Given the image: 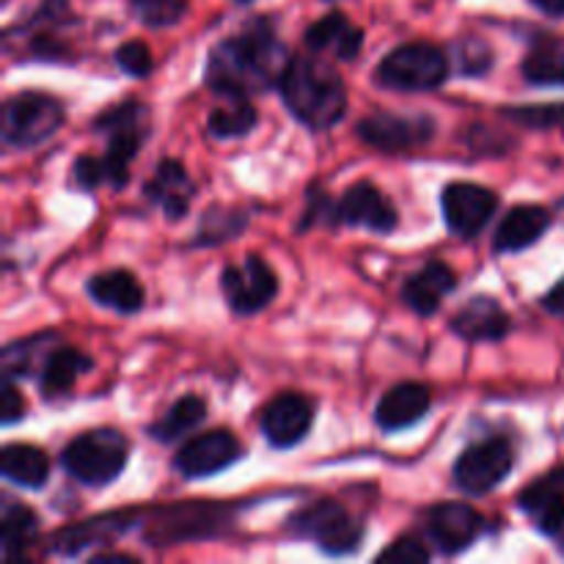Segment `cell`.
I'll return each mask as SVG.
<instances>
[{"mask_svg": "<svg viewBox=\"0 0 564 564\" xmlns=\"http://www.w3.org/2000/svg\"><path fill=\"white\" fill-rule=\"evenodd\" d=\"M516 466V449L507 438H485L463 449L452 466L455 485L468 496H485L499 488Z\"/></svg>", "mask_w": 564, "mask_h": 564, "instance_id": "8", "label": "cell"}, {"mask_svg": "<svg viewBox=\"0 0 564 564\" xmlns=\"http://www.w3.org/2000/svg\"><path fill=\"white\" fill-rule=\"evenodd\" d=\"M521 72L532 86H564V47L556 42L538 44L527 53Z\"/></svg>", "mask_w": 564, "mask_h": 564, "instance_id": "30", "label": "cell"}, {"mask_svg": "<svg viewBox=\"0 0 564 564\" xmlns=\"http://www.w3.org/2000/svg\"><path fill=\"white\" fill-rule=\"evenodd\" d=\"M237 3H251V0H237Z\"/></svg>", "mask_w": 564, "mask_h": 564, "instance_id": "44", "label": "cell"}, {"mask_svg": "<svg viewBox=\"0 0 564 564\" xmlns=\"http://www.w3.org/2000/svg\"><path fill=\"white\" fill-rule=\"evenodd\" d=\"M505 116L523 127H564V102L540 108H507Z\"/></svg>", "mask_w": 564, "mask_h": 564, "instance_id": "33", "label": "cell"}, {"mask_svg": "<svg viewBox=\"0 0 564 564\" xmlns=\"http://www.w3.org/2000/svg\"><path fill=\"white\" fill-rule=\"evenodd\" d=\"M242 457V444L229 430H207L187 441L174 457V471L182 479H209L215 474L226 471Z\"/></svg>", "mask_w": 564, "mask_h": 564, "instance_id": "12", "label": "cell"}, {"mask_svg": "<svg viewBox=\"0 0 564 564\" xmlns=\"http://www.w3.org/2000/svg\"><path fill=\"white\" fill-rule=\"evenodd\" d=\"M433 405V394L424 383H397L380 397L378 408H375V424L383 433H402V430L413 427L422 422Z\"/></svg>", "mask_w": 564, "mask_h": 564, "instance_id": "17", "label": "cell"}, {"mask_svg": "<svg viewBox=\"0 0 564 564\" xmlns=\"http://www.w3.org/2000/svg\"><path fill=\"white\" fill-rule=\"evenodd\" d=\"M152 113L141 99H124L97 116L94 130L105 135V180L113 191H121L130 180V163L141 152L143 141L152 132Z\"/></svg>", "mask_w": 564, "mask_h": 564, "instance_id": "3", "label": "cell"}, {"mask_svg": "<svg viewBox=\"0 0 564 564\" xmlns=\"http://www.w3.org/2000/svg\"><path fill=\"white\" fill-rule=\"evenodd\" d=\"M449 325L463 341L490 345V341H501L510 334L512 319L494 295H474L468 297L466 306L457 308Z\"/></svg>", "mask_w": 564, "mask_h": 564, "instance_id": "16", "label": "cell"}, {"mask_svg": "<svg viewBox=\"0 0 564 564\" xmlns=\"http://www.w3.org/2000/svg\"><path fill=\"white\" fill-rule=\"evenodd\" d=\"M314 424V402L297 391L273 397L262 411V435L273 449H292L301 444Z\"/></svg>", "mask_w": 564, "mask_h": 564, "instance_id": "14", "label": "cell"}, {"mask_svg": "<svg viewBox=\"0 0 564 564\" xmlns=\"http://www.w3.org/2000/svg\"><path fill=\"white\" fill-rule=\"evenodd\" d=\"M549 477H551V479H554V482H556V485H560V488L564 490V468H560V471H551V474H549Z\"/></svg>", "mask_w": 564, "mask_h": 564, "instance_id": "42", "label": "cell"}, {"mask_svg": "<svg viewBox=\"0 0 564 564\" xmlns=\"http://www.w3.org/2000/svg\"><path fill=\"white\" fill-rule=\"evenodd\" d=\"M358 138L378 152H411L433 141L435 119L424 113L405 116L380 110L358 121Z\"/></svg>", "mask_w": 564, "mask_h": 564, "instance_id": "10", "label": "cell"}, {"mask_svg": "<svg viewBox=\"0 0 564 564\" xmlns=\"http://www.w3.org/2000/svg\"><path fill=\"white\" fill-rule=\"evenodd\" d=\"M130 457V441L119 430L99 427L80 433L61 452V466L75 482L88 488H105L116 482Z\"/></svg>", "mask_w": 564, "mask_h": 564, "instance_id": "4", "label": "cell"}, {"mask_svg": "<svg viewBox=\"0 0 564 564\" xmlns=\"http://www.w3.org/2000/svg\"><path fill=\"white\" fill-rule=\"evenodd\" d=\"M72 182H75V185L86 193H94L99 185H108V180H105L102 158H94V154H80V158L72 163Z\"/></svg>", "mask_w": 564, "mask_h": 564, "instance_id": "35", "label": "cell"}, {"mask_svg": "<svg viewBox=\"0 0 564 564\" xmlns=\"http://www.w3.org/2000/svg\"><path fill=\"white\" fill-rule=\"evenodd\" d=\"M286 64L290 50L279 39L273 22L259 17L209 50L204 80L220 97H251L279 86Z\"/></svg>", "mask_w": 564, "mask_h": 564, "instance_id": "1", "label": "cell"}, {"mask_svg": "<svg viewBox=\"0 0 564 564\" xmlns=\"http://www.w3.org/2000/svg\"><path fill=\"white\" fill-rule=\"evenodd\" d=\"M286 532L308 540L330 556H347L361 549L364 527L336 499H319L286 518Z\"/></svg>", "mask_w": 564, "mask_h": 564, "instance_id": "5", "label": "cell"}, {"mask_svg": "<svg viewBox=\"0 0 564 564\" xmlns=\"http://www.w3.org/2000/svg\"><path fill=\"white\" fill-rule=\"evenodd\" d=\"M543 306H545V312H551L554 317L564 319V279L556 286H551L549 295L543 297Z\"/></svg>", "mask_w": 564, "mask_h": 564, "instance_id": "39", "label": "cell"}, {"mask_svg": "<svg viewBox=\"0 0 564 564\" xmlns=\"http://www.w3.org/2000/svg\"><path fill=\"white\" fill-rule=\"evenodd\" d=\"M143 196L163 209L169 220H180L191 213L193 196H196V182L185 171L180 160H163L154 169V176L143 187Z\"/></svg>", "mask_w": 564, "mask_h": 564, "instance_id": "18", "label": "cell"}, {"mask_svg": "<svg viewBox=\"0 0 564 564\" xmlns=\"http://www.w3.org/2000/svg\"><path fill=\"white\" fill-rule=\"evenodd\" d=\"M220 292L235 314L251 317L273 303L279 295V275L270 268L268 259L259 253H248L242 264H229L220 273Z\"/></svg>", "mask_w": 564, "mask_h": 564, "instance_id": "9", "label": "cell"}, {"mask_svg": "<svg viewBox=\"0 0 564 564\" xmlns=\"http://www.w3.org/2000/svg\"><path fill=\"white\" fill-rule=\"evenodd\" d=\"M457 58H460V72L463 75H482V72L490 69L494 58H490V47L485 42H468L457 44Z\"/></svg>", "mask_w": 564, "mask_h": 564, "instance_id": "36", "label": "cell"}, {"mask_svg": "<svg viewBox=\"0 0 564 564\" xmlns=\"http://www.w3.org/2000/svg\"><path fill=\"white\" fill-rule=\"evenodd\" d=\"M455 286H457L455 270H452L446 262L433 259V262L424 264L419 273H413L411 279L402 284L400 295H402V303H405L411 312H416L419 317H433V314L441 308V303H444V297L449 295V292H455Z\"/></svg>", "mask_w": 564, "mask_h": 564, "instance_id": "20", "label": "cell"}, {"mask_svg": "<svg viewBox=\"0 0 564 564\" xmlns=\"http://www.w3.org/2000/svg\"><path fill=\"white\" fill-rule=\"evenodd\" d=\"M207 419V402L196 394H185L163 413L154 424H149L147 433L152 435L154 441H163V444H171V441L182 438L191 430H196L198 424Z\"/></svg>", "mask_w": 564, "mask_h": 564, "instance_id": "27", "label": "cell"}, {"mask_svg": "<svg viewBox=\"0 0 564 564\" xmlns=\"http://www.w3.org/2000/svg\"><path fill=\"white\" fill-rule=\"evenodd\" d=\"M66 119L64 105L55 97L42 91H20L11 94L3 102L0 116V135L11 149H33L39 143L50 141L61 130Z\"/></svg>", "mask_w": 564, "mask_h": 564, "instance_id": "7", "label": "cell"}, {"mask_svg": "<svg viewBox=\"0 0 564 564\" xmlns=\"http://www.w3.org/2000/svg\"><path fill=\"white\" fill-rule=\"evenodd\" d=\"M485 532L482 512L474 510L471 505L463 501H446L430 510L427 516V534L435 543V549L446 556L463 554L471 549Z\"/></svg>", "mask_w": 564, "mask_h": 564, "instance_id": "15", "label": "cell"}, {"mask_svg": "<svg viewBox=\"0 0 564 564\" xmlns=\"http://www.w3.org/2000/svg\"><path fill=\"white\" fill-rule=\"evenodd\" d=\"M336 226H356L372 235H391L400 226V213L391 198L372 182H356L336 202Z\"/></svg>", "mask_w": 564, "mask_h": 564, "instance_id": "13", "label": "cell"}, {"mask_svg": "<svg viewBox=\"0 0 564 564\" xmlns=\"http://www.w3.org/2000/svg\"><path fill=\"white\" fill-rule=\"evenodd\" d=\"M248 226V215L242 209L235 207H209L202 215V224L196 229V240L193 246H220L226 240H235L237 235H242V229Z\"/></svg>", "mask_w": 564, "mask_h": 564, "instance_id": "31", "label": "cell"}, {"mask_svg": "<svg viewBox=\"0 0 564 564\" xmlns=\"http://www.w3.org/2000/svg\"><path fill=\"white\" fill-rule=\"evenodd\" d=\"M378 560H397V562H427L430 549L416 538H400L378 554Z\"/></svg>", "mask_w": 564, "mask_h": 564, "instance_id": "37", "label": "cell"}, {"mask_svg": "<svg viewBox=\"0 0 564 564\" xmlns=\"http://www.w3.org/2000/svg\"><path fill=\"white\" fill-rule=\"evenodd\" d=\"M306 47L317 55H334L336 61H356L364 50V31L341 11L319 17L306 28Z\"/></svg>", "mask_w": 564, "mask_h": 564, "instance_id": "19", "label": "cell"}, {"mask_svg": "<svg viewBox=\"0 0 564 564\" xmlns=\"http://www.w3.org/2000/svg\"><path fill=\"white\" fill-rule=\"evenodd\" d=\"M0 411H3V427H11V424H17L22 416H25V402H22V394L14 389L11 378L3 380V400H0Z\"/></svg>", "mask_w": 564, "mask_h": 564, "instance_id": "38", "label": "cell"}, {"mask_svg": "<svg viewBox=\"0 0 564 564\" xmlns=\"http://www.w3.org/2000/svg\"><path fill=\"white\" fill-rule=\"evenodd\" d=\"M286 110L308 130H330L347 113V86L328 61L295 55L279 80Z\"/></svg>", "mask_w": 564, "mask_h": 564, "instance_id": "2", "label": "cell"}, {"mask_svg": "<svg viewBox=\"0 0 564 564\" xmlns=\"http://www.w3.org/2000/svg\"><path fill=\"white\" fill-rule=\"evenodd\" d=\"M257 108L248 102V97H224V102L209 113L207 130L209 135L229 141V138L248 135L257 127Z\"/></svg>", "mask_w": 564, "mask_h": 564, "instance_id": "28", "label": "cell"}, {"mask_svg": "<svg viewBox=\"0 0 564 564\" xmlns=\"http://www.w3.org/2000/svg\"><path fill=\"white\" fill-rule=\"evenodd\" d=\"M499 209V196L477 182H452L441 193L446 229L463 240H474Z\"/></svg>", "mask_w": 564, "mask_h": 564, "instance_id": "11", "label": "cell"}, {"mask_svg": "<svg viewBox=\"0 0 564 564\" xmlns=\"http://www.w3.org/2000/svg\"><path fill=\"white\" fill-rule=\"evenodd\" d=\"M113 58L119 64V69L130 77H147L154 66L152 53H149V47L143 42H124L116 50Z\"/></svg>", "mask_w": 564, "mask_h": 564, "instance_id": "34", "label": "cell"}, {"mask_svg": "<svg viewBox=\"0 0 564 564\" xmlns=\"http://www.w3.org/2000/svg\"><path fill=\"white\" fill-rule=\"evenodd\" d=\"M0 471L9 482L20 488L39 490L47 485L50 460L39 446L33 444H9L0 452Z\"/></svg>", "mask_w": 564, "mask_h": 564, "instance_id": "25", "label": "cell"}, {"mask_svg": "<svg viewBox=\"0 0 564 564\" xmlns=\"http://www.w3.org/2000/svg\"><path fill=\"white\" fill-rule=\"evenodd\" d=\"M554 218L540 204H518L501 218L496 229L494 248L499 253H521L540 240L551 229Z\"/></svg>", "mask_w": 564, "mask_h": 564, "instance_id": "21", "label": "cell"}, {"mask_svg": "<svg viewBox=\"0 0 564 564\" xmlns=\"http://www.w3.org/2000/svg\"><path fill=\"white\" fill-rule=\"evenodd\" d=\"M560 551H562V556H564V532L560 534Z\"/></svg>", "mask_w": 564, "mask_h": 564, "instance_id": "43", "label": "cell"}, {"mask_svg": "<svg viewBox=\"0 0 564 564\" xmlns=\"http://www.w3.org/2000/svg\"><path fill=\"white\" fill-rule=\"evenodd\" d=\"M518 507L549 538H560L564 532V490L549 474L523 490L521 499H518Z\"/></svg>", "mask_w": 564, "mask_h": 564, "instance_id": "24", "label": "cell"}, {"mask_svg": "<svg viewBox=\"0 0 564 564\" xmlns=\"http://www.w3.org/2000/svg\"><path fill=\"white\" fill-rule=\"evenodd\" d=\"M0 521H3V549L6 560H17L25 549H31L33 540L39 538V521L33 516V510H28L20 501H3V512H0Z\"/></svg>", "mask_w": 564, "mask_h": 564, "instance_id": "29", "label": "cell"}, {"mask_svg": "<svg viewBox=\"0 0 564 564\" xmlns=\"http://www.w3.org/2000/svg\"><path fill=\"white\" fill-rule=\"evenodd\" d=\"M449 77V55L433 42H408L391 50L375 69L378 86L391 91H433Z\"/></svg>", "mask_w": 564, "mask_h": 564, "instance_id": "6", "label": "cell"}, {"mask_svg": "<svg viewBox=\"0 0 564 564\" xmlns=\"http://www.w3.org/2000/svg\"><path fill=\"white\" fill-rule=\"evenodd\" d=\"M91 356H86V352L77 350V347H53V350L42 358V364H39V391H42L44 397L66 394V391H72V386L77 383V378L91 372Z\"/></svg>", "mask_w": 564, "mask_h": 564, "instance_id": "23", "label": "cell"}, {"mask_svg": "<svg viewBox=\"0 0 564 564\" xmlns=\"http://www.w3.org/2000/svg\"><path fill=\"white\" fill-rule=\"evenodd\" d=\"M91 562L94 564H116V562H135L138 564L135 556H130V554H99V556H94Z\"/></svg>", "mask_w": 564, "mask_h": 564, "instance_id": "41", "label": "cell"}, {"mask_svg": "<svg viewBox=\"0 0 564 564\" xmlns=\"http://www.w3.org/2000/svg\"><path fill=\"white\" fill-rule=\"evenodd\" d=\"M187 0H130V11L147 28H171L187 14Z\"/></svg>", "mask_w": 564, "mask_h": 564, "instance_id": "32", "label": "cell"}, {"mask_svg": "<svg viewBox=\"0 0 564 564\" xmlns=\"http://www.w3.org/2000/svg\"><path fill=\"white\" fill-rule=\"evenodd\" d=\"M86 295L97 306L110 308L116 314H138L143 308V286L130 270H102L91 275L86 284Z\"/></svg>", "mask_w": 564, "mask_h": 564, "instance_id": "22", "label": "cell"}, {"mask_svg": "<svg viewBox=\"0 0 564 564\" xmlns=\"http://www.w3.org/2000/svg\"><path fill=\"white\" fill-rule=\"evenodd\" d=\"M124 518L127 516H102L83 523V527L64 529V532L53 534V540H50V551L61 556H75L77 551L88 549V545H105L110 538L127 532L130 521H124Z\"/></svg>", "mask_w": 564, "mask_h": 564, "instance_id": "26", "label": "cell"}, {"mask_svg": "<svg viewBox=\"0 0 564 564\" xmlns=\"http://www.w3.org/2000/svg\"><path fill=\"white\" fill-rule=\"evenodd\" d=\"M328 3H330V0H328Z\"/></svg>", "mask_w": 564, "mask_h": 564, "instance_id": "45", "label": "cell"}, {"mask_svg": "<svg viewBox=\"0 0 564 564\" xmlns=\"http://www.w3.org/2000/svg\"><path fill=\"white\" fill-rule=\"evenodd\" d=\"M529 3L549 17H564V0H529Z\"/></svg>", "mask_w": 564, "mask_h": 564, "instance_id": "40", "label": "cell"}]
</instances>
